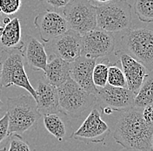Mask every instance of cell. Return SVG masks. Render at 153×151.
I'll use <instances>...</instances> for the list:
<instances>
[{
    "label": "cell",
    "mask_w": 153,
    "mask_h": 151,
    "mask_svg": "<svg viewBox=\"0 0 153 151\" xmlns=\"http://www.w3.org/2000/svg\"><path fill=\"white\" fill-rule=\"evenodd\" d=\"M22 49L3 51L2 57L0 58V62L2 64L1 86L2 88H8L11 86L22 87L36 101V90L30 84L25 71Z\"/></svg>",
    "instance_id": "8992f818"
},
{
    "label": "cell",
    "mask_w": 153,
    "mask_h": 151,
    "mask_svg": "<svg viewBox=\"0 0 153 151\" xmlns=\"http://www.w3.org/2000/svg\"><path fill=\"white\" fill-rule=\"evenodd\" d=\"M118 61L114 64H111L108 69V80L107 84L117 87H124L127 88L126 80L124 78V73L121 67L117 65Z\"/></svg>",
    "instance_id": "603a6c76"
},
{
    "label": "cell",
    "mask_w": 153,
    "mask_h": 151,
    "mask_svg": "<svg viewBox=\"0 0 153 151\" xmlns=\"http://www.w3.org/2000/svg\"><path fill=\"white\" fill-rule=\"evenodd\" d=\"M153 104V71L149 72L144 77L137 93L134 97V107L143 108Z\"/></svg>",
    "instance_id": "d6986e66"
},
{
    "label": "cell",
    "mask_w": 153,
    "mask_h": 151,
    "mask_svg": "<svg viewBox=\"0 0 153 151\" xmlns=\"http://www.w3.org/2000/svg\"><path fill=\"white\" fill-rule=\"evenodd\" d=\"M69 28L84 35L97 28L96 6L88 0H71L63 9Z\"/></svg>",
    "instance_id": "52a82bcc"
},
{
    "label": "cell",
    "mask_w": 153,
    "mask_h": 151,
    "mask_svg": "<svg viewBox=\"0 0 153 151\" xmlns=\"http://www.w3.org/2000/svg\"><path fill=\"white\" fill-rule=\"evenodd\" d=\"M134 11L143 23H153V0H135Z\"/></svg>",
    "instance_id": "44dd1931"
},
{
    "label": "cell",
    "mask_w": 153,
    "mask_h": 151,
    "mask_svg": "<svg viewBox=\"0 0 153 151\" xmlns=\"http://www.w3.org/2000/svg\"><path fill=\"white\" fill-rule=\"evenodd\" d=\"M5 151H32L28 142L19 134H10Z\"/></svg>",
    "instance_id": "cb8c5ba5"
},
{
    "label": "cell",
    "mask_w": 153,
    "mask_h": 151,
    "mask_svg": "<svg viewBox=\"0 0 153 151\" xmlns=\"http://www.w3.org/2000/svg\"><path fill=\"white\" fill-rule=\"evenodd\" d=\"M97 60L80 55L71 63L70 77L82 89L91 95H97V88L93 83L92 73Z\"/></svg>",
    "instance_id": "4fadbf2b"
},
{
    "label": "cell",
    "mask_w": 153,
    "mask_h": 151,
    "mask_svg": "<svg viewBox=\"0 0 153 151\" xmlns=\"http://www.w3.org/2000/svg\"><path fill=\"white\" fill-rule=\"evenodd\" d=\"M9 137V118L6 113L0 119V145L5 141L7 142Z\"/></svg>",
    "instance_id": "484cf974"
},
{
    "label": "cell",
    "mask_w": 153,
    "mask_h": 151,
    "mask_svg": "<svg viewBox=\"0 0 153 151\" xmlns=\"http://www.w3.org/2000/svg\"><path fill=\"white\" fill-rule=\"evenodd\" d=\"M10 20H11V19L10 17H4V18H3L2 23H3L4 26H6V25H8L10 22Z\"/></svg>",
    "instance_id": "f546056e"
},
{
    "label": "cell",
    "mask_w": 153,
    "mask_h": 151,
    "mask_svg": "<svg viewBox=\"0 0 153 151\" xmlns=\"http://www.w3.org/2000/svg\"><path fill=\"white\" fill-rule=\"evenodd\" d=\"M153 125L145 122L143 108L133 107L123 111L115 128V142L125 149L152 151Z\"/></svg>",
    "instance_id": "6da1fadb"
},
{
    "label": "cell",
    "mask_w": 153,
    "mask_h": 151,
    "mask_svg": "<svg viewBox=\"0 0 153 151\" xmlns=\"http://www.w3.org/2000/svg\"><path fill=\"white\" fill-rule=\"evenodd\" d=\"M135 94L128 88L107 85L98 88L96 95L97 103L102 107H109L112 111H125L134 107Z\"/></svg>",
    "instance_id": "30bf717a"
},
{
    "label": "cell",
    "mask_w": 153,
    "mask_h": 151,
    "mask_svg": "<svg viewBox=\"0 0 153 151\" xmlns=\"http://www.w3.org/2000/svg\"><path fill=\"white\" fill-rule=\"evenodd\" d=\"M21 0H0L1 13L5 15H12L17 13L21 7Z\"/></svg>",
    "instance_id": "d4e9b609"
},
{
    "label": "cell",
    "mask_w": 153,
    "mask_h": 151,
    "mask_svg": "<svg viewBox=\"0 0 153 151\" xmlns=\"http://www.w3.org/2000/svg\"><path fill=\"white\" fill-rule=\"evenodd\" d=\"M4 29V26H0V38H1V36L3 35Z\"/></svg>",
    "instance_id": "1f68e13d"
},
{
    "label": "cell",
    "mask_w": 153,
    "mask_h": 151,
    "mask_svg": "<svg viewBox=\"0 0 153 151\" xmlns=\"http://www.w3.org/2000/svg\"><path fill=\"white\" fill-rule=\"evenodd\" d=\"M71 63L54 54H51L44 72L45 80L51 85L58 87L70 77Z\"/></svg>",
    "instance_id": "e0dca14e"
},
{
    "label": "cell",
    "mask_w": 153,
    "mask_h": 151,
    "mask_svg": "<svg viewBox=\"0 0 153 151\" xmlns=\"http://www.w3.org/2000/svg\"><path fill=\"white\" fill-rule=\"evenodd\" d=\"M57 89L59 111L71 118H80L97 103L96 95L85 92L71 78Z\"/></svg>",
    "instance_id": "3957f363"
},
{
    "label": "cell",
    "mask_w": 153,
    "mask_h": 151,
    "mask_svg": "<svg viewBox=\"0 0 153 151\" xmlns=\"http://www.w3.org/2000/svg\"><path fill=\"white\" fill-rule=\"evenodd\" d=\"M115 38L112 33L100 29L91 31L82 35L81 55L97 59L107 58L114 51Z\"/></svg>",
    "instance_id": "ba28073f"
},
{
    "label": "cell",
    "mask_w": 153,
    "mask_h": 151,
    "mask_svg": "<svg viewBox=\"0 0 153 151\" xmlns=\"http://www.w3.org/2000/svg\"><path fill=\"white\" fill-rule=\"evenodd\" d=\"M47 11L57 10L65 7L71 0H39Z\"/></svg>",
    "instance_id": "4316f807"
},
{
    "label": "cell",
    "mask_w": 153,
    "mask_h": 151,
    "mask_svg": "<svg viewBox=\"0 0 153 151\" xmlns=\"http://www.w3.org/2000/svg\"><path fill=\"white\" fill-rule=\"evenodd\" d=\"M24 42L21 39V25L19 18L11 19L8 25L4 26L3 35L0 38V47L3 51L22 49Z\"/></svg>",
    "instance_id": "ac0fdd59"
},
{
    "label": "cell",
    "mask_w": 153,
    "mask_h": 151,
    "mask_svg": "<svg viewBox=\"0 0 153 151\" xmlns=\"http://www.w3.org/2000/svg\"><path fill=\"white\" fill-rule=\"evenodd\" d=\"M111 129L105 121L102 120L98 109L92 108L82 125L72 133L71 138L85 143L103 142L110 134Z\"/></svg>",
    "instance_id": "9c48e42d"
},
{
    "label": "cell",
    "mask_w": 153,
    "mask_h": 151,
    "mask_svg": "<svg viewBox=\"0 0 153 151\" xmlns=\"http://www.w3.org/2000/svg\"><path fill=\"white\" fill-rule=\"evenodd\" d=\"M102 109H103V112L106 113V114H111L112 113V110L111 108H109V107H105V108H102Z\"/></svg>",
    "instance_id": "4dcf8cb0"
},
{
    "label": "cell",
    "mask_w": 153,
    "mask_h": 151,
    "mask_svg": "<svg viewBox=\"0 0 153 151\" xmlns=\"http://www.w3.org/2000/svg\"><path fill=\"white\" fill-rule=\"evenodd\" d=\"M143 117L146 122L153 125V104L148 105L143 107Z\"/></svg>",
    "instance_id": "83f0119b"
},
{
    "label": "cell",
    "mask_w": 153,
    "mask_h": 151,
    "mask_svg": "<svg viewBox=\"0 0 153 151\" xmlns=\"http://www.w3.org/2000/svg\"><path fill=\"white\" fill-rule=\"evenodd\" d=\"M152 151H153V134H152Z\"/></svg>",
    "instance_id": "d590c367"
},
{
    "label": "cell",
    "mask_w": 153,
    "mask_h": 151,
    "mask_svg": "<svg viewBox=\"0 0 153 151\" xmlns=\"http://www.w3.org/2000/svg\"><path fill=\"white\" fill-rule=\"evenodd\" d=\"M111 65L108 58H105L104 60L100 63L96 64L92 73V80L96 87L102 88L107 85L108 80V69Z\"/></svg>",
    "instance_id": "7402d4cb"
},
{
    "label": "cell",
    "mask_w": 153,
    "mask_h": 151,
    "mask_svg": "<svg viewBox=\"0 0 153 151\" xmlns=\"http://www.w3.org/2000/svg\"><path fill=\"white\" fill-rule=\"evenodd\" d=\"M34 25L45 43L51 42L70 29L65 17L54 11L39 13L34 19Z\"/></svg>",
    "instance_id": "8fae6325"
},
{
    "label": "cell",
    "mask_w": 153,
    "mask_h": 151,
    "mask_svg": "<svg viewBox=\"0 0 153 151\" xmlns=\"http://www.w3.org/2000/svg\"><path fill=\"white\" fill-rule=\"evenodd\" d=\"M121 50L153 71V29H128L121 38Z\"/></svg>",
    "instance_id": "5b68a950"
},
{
    "label": "cell",
    "mask_w": 153,
    "mask_h": 151,
    "mask_svg": "<svg viewBox=\"0 0 153 151\" xmlns=\"http://www.w3.org/2000/svg\"><path fill=\"white\" fill-rule=\"evenodd\" d=\"M3 105H4V103H3V101H1V98H0V113H1V109H2V107H3Z\"/></svg>",
    "instance_id": "e575fe53"
},
{
    "label": "cell",
    "mask_w": 153,
    "mask_h": 151,
    "mask_svg": "<svg viewBox=\"0 0 153 151\" xmlns=\"http://www.w3.org/2000/svg\"><path fill=\"white\" fill-rule=\"evenodd\" d=\"M1 73H2V64L0 62V89L2 88V86H1Z\"/></svg>",
    "instance_id": "d6a6232c"
},
{
    "label": "cell",
    "mask_w": 153,
    "mask_h": 151,
    "mask_svg": "<svg viewBox=\"0 0 153 151\" xmlns=\"http://www.w3.org/2000/svg\"><path fill=\"white\" fill-rule=\"evenodd\" d=\"M7 114L9 133L21 135L31 129H36L41 118L35 99L30 95H21L7 99Z\"/></svg>",
    "instance_id": "7a4b0ae2"
},
{
    "label": "cell",
    "mask_w": 153,
    "mask_h": 151,
    "mask_svg": "<svg viewBox=\"0 0 153 151\" xmlns=\"http://www.w3.org/2000/svg\"><path fill=\"white\" fill-rule=\"evenodd\" d=\"M22 49V54L26 60L27 65L34 71L45 72L48 62V56L45 45L38 39L32 37H27Z\"/></svg>",
    "instance_id": "2e32d148"
},
{
    "label": "cell",
    "mask_w": 153,
    "mask_h": 151,
    "mask_svg": "<svg viewBox=\"0 0 153 151\" xmlns=\"http://www.w3.org/2000/svg\"><path fill=\"white\" fill-rule=\"evenodd\" d=\"M131 11L127 0H111L97 6V27L111 33L126 31L131 26Z\"/></svg>",
    "instance_id": "277c9868"
},
{
    "label": "cell",
    "mask_w": 153,
    "mask_h": 151,
    "mask_svg": "<svg viewBox=\"0 0 153 151\" xmlns=\"http://www.w3.org/2000/svg\"><path fill=\"white\" fill-rule=\"evenodd\" d=\"M91 5H93L94 6H100V5H104V4H106V3H108V2H110V1H111V0H88Z\"/></svg>",
    "instance_id": "f1b7e54d"
},
{
    "label": "cell",
    "mask_w": 153,
    "mask_h": 151,
    "mask_svg": "<svg viewBox=\"0 0 153 151\" xmlns=\"http://www.w3.org/2000/svg\"><path fill=\"white\" fill-rule=\"evenodd\" d=\"M44 125L48 132L58 141H63L66 134V127L63 120L56 113L44 116Z\"/></svg>",
    "instance_id": "ffe728a7"
},
{
    "label": "cell",
    "mask_w": 153,
    "mask_h": 151,
    "mask_svg": "<svg viewBox=\"0 0 153 151\" xmlns=\"http://www.w3.org/2000/svg\"><path fill=\"white\" fill-rule=\"evenodd\" d=\"M117 55L119 56L118 61L122 66L127 88L136 95L149 71L140 62L122 51H118Z\"/></svg>",
    "instance_id": "5bb4252c"
},
{
    "label": "cell",
    "mask_w": 153,
    "mask_h": 151,
    "mask_svg": "<svg viewBox=\"0 0 153 151\" xmlns=\"http://www.w3.org/2000/svg\"><path fill=\"white\" fill-rule=\"evenodd\" d=\"M50 49L52 52L51 54L71 63L81 55L82 35L69 29L64 34L51 40Z\"/></svg>",
    "instance_id": "7c38bea8"
},
{
    "label": "cell",
    "mask_w": 153,
    "mask_h": 151,
    "mask_svg": "<svg viewBox=\"0 0 153 151\" xmlns=\"http://www.w3.org/2000/svg\"><path fill=\"white\" fill-rule=\"evenodd\" d=\"M36 90V102L42 116L59 112L58 95L56 86L51 85L46 80H39Z\"/></svg>",
    "instance_id": "9a60e30c"
},
{
    "label": "cell",
    "mask_w": 153,
    "mask_h": 151,
    "mask_svg": "<svg viewBox=\"0 0 153 151\" xmlns=\"http://www.w3.org/2000/svg\"><path fill=\"white\" fill-rule=\"evenodd\" d=\"M2 20H3V16H2V13L0 12V26H4L2 23Z\"/></svg>",
    "instance_id": "836d02e7"
}]
</instances>
